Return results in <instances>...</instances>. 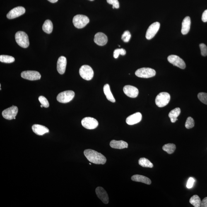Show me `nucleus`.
<instances>
[{"label": "nucleus", "mask_w": 207, "mask_h": 207, "mask_svg": "<svg viewBox=\"0 0 207 207\" xmlns=\"http://www.w3.org/2000/svg\"><path fill=\"white\" fill-rule=\"evenodd\" d=\"M15 39L17 43L23 48H26L29 45L28 36L25 32H17L15 35Z\"/></svg>", "instance_id": "obj_2"}, {"label": "nucleus", "mask_w": 207, "mask_h": 207, "mask_svg": "<svg viewBox=\"0 0 207 207\" xmlns=\"http://www.w3.org/2000/svg\"><path fill=\"white\" fill-rule=\"evenodd\" d=\"M81 124L83 127L88 129H96L98 126V121L94 118L86 117L81 121Z\"/></svg>", "instance_id": "obj_8"}, {"label": "nucleus", "mask_w": 207, "mask_h": 207, "mask_svg": "<svg viewBox=\"0 0 207 207\" xmlns=\"http://www.w3.org/2000/svg\"><path fill=\"white\" fill-rule=\"evenodd\" d=\"M142 119V114L140 112H136L131 115L126 120V122L129 125H133L141 122Z\"/></svg>", "instance_id": "obj_16"}, {"label": "nucleus", "mask_w": 207, "mask_h": 207, "mask_svg": "<svg viewBox=\"0 0 207 207\" xmlns=\"http://www.w3.org/2000/svg\"><path fill=\"white\" fill-rule=\"evenodd\" d=\"M131 179L136 182L143 183L147 184H151V181L149 178L139 174L133 175L131 177Z\"/></svg>", "instance_id": "obj_22"}, {"label": "nucleus", "mask_w": 207, "mask_h": 207, "mask_svg": "<svg viewBox=\"0 0 207 207\" xmlns=\"http://www.w3.org/2000/svg\"><path fill=\"white\" fill-rule=\"evenodd\" d=\"M181 113V109L179 108L178 107L171 111L168 114L169 117H170L171 122L174 123L178 120L177 117H179Z\"/></svg>", "instance_id": "obj_23"}, {"label": "nucleus", "mask_w": 207, "mask_h": 207, "mask_svg": "<svg viewBox=\"0 0 207 207\" xmlns=\"http://www.w3.org/2000/svg\"><path fill=\"white\" fill-rule=\"evenodd\" d=\"M66 64V59L65 56H61L59 58L57 63V70L60 74L63 75L65 73Z\"/></svg>", "instance_id": "obj_18"}, {"label": "nucleus", "mask_w": 207, "mask_h": 207, "mask_svg": "<svg viewBox=\"0 0 207 207\" xmlns=\"http://www.w3.org/2000/svg\"><path fill=\"white\" fill-rule=\"evenodd\" d=\"M42 29L46 33L49 34L52 33L53 29V25L52 21L49 20H46L43 25Z\"/></svg>", "instance_id": "obj_25"}, {"label": "nucleus", "mask_w": 207, "mask_h": 207, "mask_svg": "<svg viewBox=\"0 0 207 207\" xmlns=\"http://www.w3.org/2000/svg\"><path fill=\"white\" fill-rule=\"evenodd\" d=\"M18 112V107L13 106L3 111L2 115L5 119L12 120L14 119V118L16 117Z\"/></svg>", "instance_id": "obj_9"}, {"label": "nucleus", "mask_w": 207, "mask_h": 207, "mask_svg": "<svg viewBox=\"0 0 207 207\" xmlns=\"http://www.w3.org/2000/svg\"><path fill=\"white\" fill-rule=\"evenodd\" d=\"M201 201L199 196L197 195L191 197L189 199V203L195 207H201Z\"/></svg>", "instance_id": "obj_27"}, {"label": "nucleus", "mask_w": 207, "mask_h": 207, "mask_svg": "<svg viewBox=\"0 0 207 207\" xmlns=\"http://www.w3.org/2000/svg\"><path fill=\"white\" fill-rule=\"evenodd\" d=\"M160 27V23L158 22H155L149 27L147 31L146 38L148 40L153 38L159 30Z\"/></svg>", "instance_id": "obj_12"}, {"label": "nucleus", "mask_w": 207, "mask_h": 207, "mask_svg": "<svg viewBox=\"0 0 207 207\" xmlns=\"http://www.w3.org/2000/svg\"><path fill=\"white\" fill-rule=\"evenodd\" d=\"M185 127L187 129H191L194 126V121L192 117H189L188 118L185 123Z\"/></svg>", "instance_id": "obj_30"}, {"label": "nucleus", "mask_w": 207, "mask_h": 207, "mask_svg": "<svg viewBox=\"0 0 207 207\" xmlns=\"http://www.w3.org/2000/svg\"><path fill=\"white\" fill-rule=\"evenodd\" d=\"M110 146L112 148L122 149L125 148H127L128 144L126 142L123 141H117L112 140L110 142Z\"/></svg>", "instance_id": "obj_21"}, {"label": "nucleus", "mask_w": 207, "mask_h": 207, "mask_svg": "<svg viewBox=\"0 0 207 207\" xmlns=\"http://www.w3.org/2000/svg\"><path fill=\"white\" fill-rule=\"evenodd\" d=\"M195 181L194 179L193 178H190L188 180L186 187L188 189H191L193 187Z\"/></svg>", "instance_id": "obj_37"}, {"label": "nucleus", "mask_w": 207, "mask_h": 207, "mask_svg": "<svg viewBox=\"0 0 207 207\" xmlns=\"http://www.w3.org/2000/svg\"><path fill=\"white\" fill-rule=\"evenodd\" d=\"M202 20L203 22H207V9L203 12L202 16Z\"/></svg>", "instance_id": "obj_38"}, {"label": "nucleus", "mask_w": 207, "mask_h": 207, "mask_svg": "<svg viewBox=\"0 0 207 207\" xmlns=\"http://www.w3.org/2000/svg\"><path fill=\"white\" fill-rule=\"evenodd\" d=\"M154 70L149 68H143L137 70L135 75L138 77L148 78L154 76L156 75Z\"/></svg>", "instance_id": "obj_6"}, {"label": "nucleus", "mask_w": 207, "mask_h": 207, "mask_svg": "<svg viewBox=\"0 0 207 207\" xmlns=\"http://www.w3.org/2000/svg\"><path fill=\"white\" fill-rule=\"evenodd\" d=\"M48 1L50 2L51 3H54L57 2L58 0H48Z\"/></svg>", "instance_id": "obj_40"}, {"label": "nucleus", "mask_w": 207, "mask_h": 207, "mask_svg": "<svg viewBox=\"0 0 207 207\" xmlns=\"http://www.w3.org/2000/svg\"><path fill=\"white\" fill-rule=\"evenodd\" d=\"M103 91L104 93L108 100L112 102H116L115 99L111 93L110 86L108 84H106L104 85Z\"/></svg>", "instance_id": "obj_24"}, {"label": "nucleus", "mask_w": 207, "mask_h": 207, "mask_svg": "<svg viewBox=\"0 0 207 207\" xmlns=\"http://www.w3.org/2000/svg\"><path fill=\"white\" fill-rule=\"evenodd\" d=\"M73 22L75 27L78 28H84L90 22L88 17L85 15H77L74 17Z\"/></svg>", "instance_id": "obj_4"}, {"label": "nucleus", "mask_w": 207, "mask_h": 207, "mask_svg": "<svg viewBox=\"0 0 207 207\" xmlns=\"http://www.w3.org/2000/svg\"><path fill=\"white\" fill-rule=\"evenodd\" d=\"M126 54V51L125 49H117L114 51L113 56L115 59H117L119 57L120 54L124 56Z\"/></svg>", "instance_id": "obj_31"}, {"label": "nucleus", "mask_w": 207, "mask_h": 207, "mask_svg": "<svg viewBox=\"0 0 207 207\" xmlns=\"http://www.w3.org/2000/svg\"><path fill=\"white\" fill-rule=\"evenodd\" d=\"M201 207H207V197L204 198L201 201Z\"/></svg>", "instance_id": "obj_39"}, {"label": "nucleus", "mask_w": 207, "mask_h": 207, "mask_svg": "<svg viewBox=\"0 0 207 207\" xmlns=\"http://www.w3.org/2000/svg\"><path fill=\"white\" fill-rule=\"evenodd\" d=\"M107 3L108 4L112 5L113 8H119V4L118 0H107Z\"/></svg>", "instance_id": "obj_36"}, {"label": "nucleus", "mask_w": 207, "mask_h": 207, "mask_svg": "<svg viewBox=\"0 0 207 207\" xmlns=\"http://www.w3.org/2000/svg\"><path fill=\"white\" fill-rule=\"evenodd\" d=\"M25 9L23 7L19 6L13 8L7 15V17L9 19L15 18L23 15L25 13Z\"/></svg>", "instance_id": "obj_13"}, {"label": "nucleus", "mask_w": 207, "mask_h": 207, "mask_svg": "<svg viewBox=\"0 0 207 207\" xmlns=\"http://www.w3.org/2000/svg\"><path fill=\"white\" fill-rule=\"evenodd\" d=\"M198 99L203 103L207 105V93H200L198 94Z\"/></svg>", "instance_id": "obj_32"}, {"label": "nucleus", "mask_w": 207, "mask_h": 207, "mask_svg": "<svg viewBox=\"0 0 207 207\" xmlns=\"http://www.w3.org/2000/svg\"><path fill=\"white\" fill-rule=\"evenodd\" d=\"M90 165H91V163H90Z\"/></svg>", "instance_id": "obj_43"}, {"label": "nucleus", "mask_w": 207, "mask_h": 207, "mask_svg": "<svg viewBox=\"0 0 207 207\" xmlns=\"http://www.w3.org/2000/svg\"><path fill=\"white\" fill-rule=\"evenodd\" d=\"M131 37V34L129 31L127 30L124 32L122 36V40L125 42H129Z\"/></svg>", "instance_id": "obj_34"}, {"label": "nucleus", "mask_w": 207, "mask_h": 207, "mask_svg": "<svg viewBox=\"0 0 207 207\" xmlns=\"http://www.w3.org/2000/svg\"><path fill=\"white\" fill-rule=\"evenodd\" d=\"M75 96L74 92L72 91H66L59 93L56 99L58 101L61 103H66L73 100Z\"/></svg>", "instance_id": "obj_5"}, {"label": "nucleus", "mask_w": 207, "mask_h": 207, "mask_svg": "<svg viewBox=\"0 0 207 207\" xmlns=\"http://www.w3.org/2000/svg\"><path fill=\"white\" fill-rule=\"evenodd\" d=\"M94 40L97 45L102 46L107 43L108 39L105 34L102 32H98L96 34Z\"/></svg>", "instance_id": "obj_17"}, {"label": "nucleus", "mask_w": 207, "mask_h": 207, "mask_svg": "<svg viewBox=\"0 0 207 207\" xmlns=\"http://www.w3.org/2000/svg\"><path fill=\"white\" fill-rule=\"evenodd\" d=\"M39 102H40L41 105H42L44 107L47 108L49 106L48 101L45 97L43 96H40L39 97Z\"/></svg>", "instance_id": "obj_33"}, {"label": "nucleus", "mask_w": 207, "mask_h": 207, "mask_svg": "<svg viewBox=\"0 0 207 207\" xmlns=\"http://www.w3.org/2000/svg\"><path fill=\"white\" fill-rule=\"evenodd\" d=\"M84 153L87 159L91 163L104 165L106 162V158L101 153L91 149L85 150Z\"/></svg>", "instance_id": "obj_1"}, {"label": "nucleus", "mask_w": 207, "mask_h": 207, "mask_svg": "<svg viewBox=\"0 0 207 207\" xmlns=\"http://www.w3.org/2000/svg\"><path fill=\"white\" fill-rule=\"evenodd\" d=\"M40 107H42V108L43 107V106H42V105H41L40 106Z\"/></svg>", "instance_id": "obj_41"}, {"label": "nucleus", "mask_w": 207, "mask_h": 207, "mask_svg": "<svg viewBox=\"0 0 207 207\" xmlns=\"http://www.w3.org/2000/svg\"><path fill=\"white\" fill-rule=\"evenodd\" d=\"M89 1H94V0H89Z\"/></svg>", "instance_id": "obj_42"}, {"label": "nucleus", "mask_w": 207, "mask_h": 207, "mask_svg": "<svg viewBox=\"0 0 207 207\" xmlns=\"http://www.w3.org/2000/svg\"><path fill=\"white\" fill-rule=\"evenodd\" d=\"M191 19L189 17H185L183 20L182 23V28H181V33L184 35H186L189 33L190 28Z\"/></svg>", "instance_id": "obj_20"}, {"label": "nucleus", "mask_w": 207, "mask_h": 207, "mask_svg": "<svg viewBox=\"0 0 207 207\" xmlns=\"http://www.w3.org/2000/svg\"><path fill=\"white\" fill-rule=\"evenodd\" d=\"M0 61L1 62L6 63H12L15 61V59L12 56L1 55L0 56Z\"/></svg>", "instance_id": "obj_29"}, {"label": "nucleus", "mask_w": 207, "mask_h": 207, "mask_svg": "<svg viewBox=\"0 0 207 207\" xmlns=\"http://www.w3.org/2000/svg\"><path fill=\"white\" fill-rule=\"evenodd\" d=\"M138 164L143 167L152 168L153 167V164L148 159L145 158H142L138 160Z\"/></svg>", "instance_id": "obj_26"}, {"label": "nucleus", "mask_w": 207, "mask_h": 207, "mask_svg": "<svg viewBox=\"0 0 207 207\" xmlns=\"http://www.w3.org/2000/svg\"><path fill=\"white\" fill-rule=\"evenodd\" d=\"M79 73L81 78L87 81L91 80L93 77L94 74L91 67L87 65H84L80 68Z\"/></svg>", "instance_id": "obj_7"}, {"label": "nucleus", "mask_w": 207, "mask_h": 207, "mask_svg": "<svg viewBox=\"0 0 207 207\" xmlns=\"http://www.w3.org/2000/svg\"><path fill=\"white\" fill-rule=\"evenodd\" d=\"M168 60L173 65L178 67L181 69H185V62L179 56L176 55H171L168 57Z\"/></svg>", "instance_id": "obj_10"}, {"label": "nucleus", "mask_w": 207, "mask_h": 207, "mask_svg": "<svg viewBox=\"0 0 207 207\" xmlns=\"http://www.w3.org/2000/svg\"><path fill=\"white\" fill-rule=\"evenodd\" d=\"M199 47L201 49V55L204 56L207 55V47L206 44H199Z\"/></svg>", "instance_id": "obj_35"}, {"label": "nucleus", "mask_w": 207, "mask_h": 207, "mask_svg": "<svg viewBox=\"0 0 207 207\" xmlns=\"http://www.w3.org/2000/svg\"><path fill=\"white\" fill-rule=\"evenodd\" d=\"M96 192L98 197L100 198L102 202L106 204H107L109 202L108 195L106 191L103 188L101 187H97L96 189Z\"/></svg>", "instance_id": "obj_15"}, {"label": "nucleus", "mask_w": 207, "mask_h": 207, "mask_svg": "<svg viewBox=\"0 0 207 207\" xmlns=\"http://www.w3.org/2000/svg\"><path fill=\"white\" fill-rule=\"evenodd\" d=\"M123 91L127 96L131 98H136L138 95L137 88L131 85H126L123 88Z\"/></svg>", "instance_id": "obj_14"}, {"label": "nucleus", "mask_w": 207, "mask_h": 207, "mask_svg": "<svg viewBox=\"0 0 207 207\" xmlns=\"http://www.w3.org/2000/svg\"><path fill=\"white\" fill-rule=\"evenodd\" d=\"M22 78L30 81L40 80L41 75L39 72L35 71H26L22 72L21 74Z\"/></svg>", "instance_id": "obj_11"}, {"label": "nucleus", "mask_w": 207, "mask_h": 207, "mask_svg": "<svg viewBox=\"0 0 207 207\" xmlns=\"http://www.w3.org/2000/svg\"><path fill=\"white\" fill-rule=\"evenodd\" d=\"M32 131L39 136H43L46 133H49L48 128L44 126L39 124H34L32 126Z\"/></svg>", "instance_id": "obj_19"}, {"label": "nucleus", "mask_w": 207, "mask_h": 207, "mask_svg": "<svg viewBox=\"0 0 207 207\" xmlns=\"http://www.w3.org/2000/svg\"><path fill=\"white\" fill-rule=\"evenodd\" d=\"M164 151L166 152L169 154L173 153L176 150V145L173 143H168L164 145L162 147Z\"/></svg>", "instance_id": "obj_28"}, {"label": "nucleus", "mask_w": 207, "mask_h": 207, "mask_svg": "<svg viewBox=\"0 0 207 207\" xmlns=\"http://www.w3.org/2000/svg\"><path fill=\"white\" fill-rule=\"evenodd\" d=\"M170 100V94L166 92H162L159 93L156 97L155 103L158 107H164L168 104Z\"/></svg>", "instance_id": "obj_3"}]
</instances>
